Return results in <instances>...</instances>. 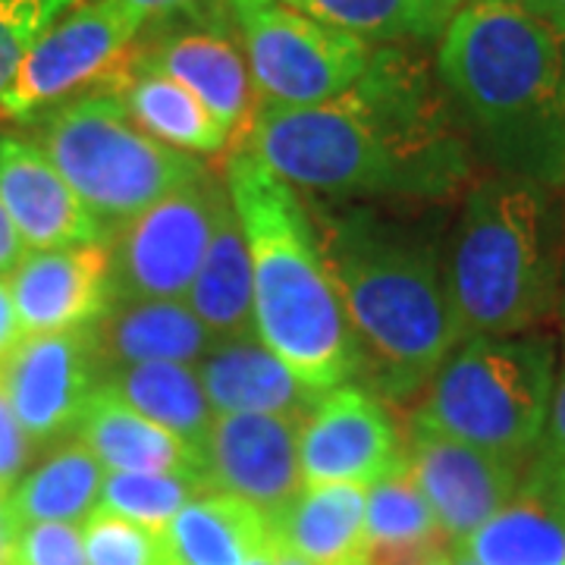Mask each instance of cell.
<instances>
[{
    "label": "cell",
    "mask_w": 565,
    "mask_h": 565,
    "mask_svg": "<svg viewBox=\"0 0 565 565\" xmlns=\"http://www.w3.org/2000/svg\"><path fill=\"white\" fill-rule=\"evenodd\" d=\"M274 565H315L302 559V556H296V553H289V550H282L280 544H274Z\"/></svg>",
    "instance_id": "60d3db41"
},
{
    "label": "cell",
    "mask_w": 565,
    "mask_h": 565,
    "mask_svg": "<svg viewBox=\"0 0 565 565\" xmlns=\"http://www.w3.org/2000/svg\"><path fill=\"white\" fill-rule=\"evenodd\" d=\"M519 7H525L531 17L546 22L559 39H565V0H512Z\"/></svg>",
    "instance_id": "f35d334b"
},
{
    "label": "cell",
    "mask_w": 565,
    "mask_h": 565,
    "mask_svg": "<svg viewBox=\"0 0 565 565\" xmlns=\"http://www.w3.org/2000/svg\"><path fill=\"white\" fill-rule=\"evenodd\" d=\"M408 468L446 541L462 544L515 493L525 462L412 424Z\"/></svg>",
    "instance_id": "4fadbf2b"
},
{
    "label": "cell",
    "mask_w": 565,
    "mask_h": 565,
    "mask_svg": "<svg viewBox=\"0 0 565 565\" xmlns=\"http://www.w3.org/2000/svg\"><path fill=\"white\" fill-rule=\"evenodd\" d=\"M226 185L204 170L167 199L122 223L110 245L117 299H185L211 243Z\"/></svg>",
    "instance_id": "30bf717a"
},
{
    "label": "cell",
    "mask_w": 565,
    "mask_h": 565,
    "mask_svg": "<svg viewBox=\"0 0 565 565\" xmlns=\"http://www.w3.org/2000/svg\"><path fill=\"white\" fill-rule=\"evenodd\" d=\"M299 427L280 415H214L202 452L211 490L245 500L264 515L280 512L305 487Z\"/></svg>",
    "instance_id": "9a60e30c"
},
{
    "label": "cell",
    "mask_w": 565,
    "mask_h": 565,
    "mask_svg": "<svg viewBox=\"0 0 565 565\" xmlns=\"http://www.w3.org/2000/svg\"><path fill=\"white\" fill-rule=\"evenodd\" d=\"M22 337V323L20 315H17V305H13V296H10V286L7 280H0V362L10 355V349L20 343Z\"/></svg>",
    "instance_id": "8d00e7d4"
},
{
    "label": "cell",
    "mask_w": 565,
    "mask_h": 565,
    "mask_svg": "<svg viewBox=\"0 0 565 565\" xmlns=\"http://www.w3.org/2000/svg\"><path fill=\"white\" fill-rule=\"evenodd\" d=\"M318 243L362 362L396 399L424 390L462 343L444 258L430 245L384 236L362 221H337L318 233Z\"/></svg>",
    "instance_id": "5b68a950"
},
{
    "label": "cell",
    "mask_w": 565,
    "mask_h": 565,
    "mask_svg": "<svg viewBox=\"0 0 565 565\" xmlns=\"http://www.w3.org/2000/svg\"><path fill=\"white\" fill-rule=\"evenodd\" d=\"M73 434L102 462L107 475H204V456L195 446L145 418L107 384L92 393Z\"/></svg>",
    "instance_id": "ffe728a7"
},
{
    "label": "cell",
    "mask_w": 565,
    "mask_h": 565,
    "mask_svg": "<svg viewBox=\"0 0 565 565\" xmlns=\"http://www.w3.org/2000/svg\"><path fill=\"white\" fill-rule=\"evenodd\" d=\"M408 462L399 430L377 396L333 386L299 427L302 484L371 487Z\"/></svg>",
    "instance_id": "7c38bea8"
},
{
    "label": "cell",
    "mask_w": 565,
    "mask_h": 565,
    "mask_svg": "<svg viewBox=\"0 0 565 565\" xmlns=\"http://www.w3.org/2000/svg\"><path fill=\"white\" fill-rule=\"evenodd\" d=\"M352 565H364V563H362V559H359V563H352Z\"/></svg>",
    "instance_id": "bcb514c9"
},
{
    "label": "cell",
    "mask_w": 565,
    "mask_h": 565,
    "mask_svg": "<svg viewBox=\"0 0 565 565\" xmlns=\"http://www.w3.org/2000/svg\"><path fill=\"white\" fill-rule=\"evenodd\" d=\"M437 79L487 163L565 189V39L512 0H471L449 20Z\"/></svg>",
    "instance_id": "7a4b0ae2"
},
{
    "label": "cell",
    "mask_w": 565,
    "mask_h": 565,
    "mask_svg": "<svg viewBox=\"0 0 565 565\" xmlns=\"http://www.w3.org/2000/svg\"><path fill=\"white\" fill-rule=\"evenodd\" d=\"M456 546L478 565H565L563 452L541 440L509 503Z\"/></svg>",
    "instance_id": "e0dca14e"
},
{
    "label": "cell",
    "mask_w": 565,
    "mask_h": 565,
    "mask_svg": "<svg viewBox=\"0 0 565 565\" xmlns=\"http://www.w3.org/2000/svg\"><path fill=\"white\" fill-rule=\"evenodd\" d=\"M258 102L311 107L349 92L371 61V44L282 0H226Z\"/></svg>",
    "instance_id": "ba28073f"
},
{
    "label": "cell",
    "mask_w": 565,
    "mask_h": 565,
    "mask_svg": "<svg viewBox=\"0 0 565 565\" xmlns=\"http://www.w3.org/2000/svg\"><path fill=\"white\" fill-rule=\"evenodd\" d=\"M180 20H189V25H173L136 47L151 66L182 82L223 122L230 139L239 145L262 102L248 73L243 44H236L230 32V13L217 10Z\"/></svg>",
    "instance_id": "5bb4252c"
},
{
    "label": "cell",
    "mask_w": 565,
    "mask_h": 565,
    "mask_svg": "<svg viewBox=\"0 0 565 565\" xmlns=\"http://www.w3.org/2000/svg\"><path fill=\"white\" fill-rule=\"evenodd\" d=\"M444 270L462 340L541 330L563 296L565 217L556 192L503 173L475 182Z\"/></svg>",
    "instance_id": "277c9868"
},
{
    "label": "cell",
    "mask_w": 565,
    "mask_h": 565,
    "mask_svg": "<svg viewBox=\"0 0 565 565\" xmlns=\"http://www.w3.org/2000/svg\"><path fill=\"white\" fill-rule=\"evenodd\" d=\"M204 475H145V471H114L102 484L98 509L122 515L136 525L161 534L182 505L207 493Z\"/></svg>",
    "instance_id": "f546056e"
},
{
    "label": "cell",
    "mask_w": 565,
    "mask_h": 565,
    "mask_svg": "<svg viewBox=\"0 0 565 565\" xmlns=\"http://www.w3.org/2000/svg\"><path fill=\"white\" fill-rule=\"evenodd\" d=\"M22 333H63L102 321L114 299V262L107 239L25 252L7 277Z\"/></svg>",
    "instance_id": "2e32d148"
},
{
    "label": "cell",
    "mask_w": 565,
    "mask_h": 565,
    "mask_svg": "<svg viewBox=\"0 0 565 565\" xmlns=\"http://www.w3.org/2000/svg\"><path fill=\"white\" fill-rule=\"evenodd\" d=\"M145 20L114 0H76L25 51L0 95V117L25 120L41 107L98 88L136 47Z\"/></svg>",
    "instance_id": "9c48e42d"
},
{
    "label": "cell",
    "mask_w": 565,
    "mask_h": 565,
    "mask_svg": "<svg viewBox=\"0 0 565 565\" xmlns=\"http://www.w3.org/2000/svg\"><path fill=\"white\" fill-rule=\"evenodd\" d=\"M267 544V515L230 493L207 490L158 534L154 565H245Z\"/></svg>",
    "instance_id": "cb8c5ba5"
},
{
    "label": "cell",
    "mask_w": 565,
    "mask_h": 565,
    "mask_svg": "<svg viewBox=\"0 0 565 565\" xmlns=\"http://www.w3.org/2000/svg\"><path fill=\"white\" fill-rule=\"evenodd\" d=\"M98 88L110 92L139 129L177 151L221 154L233 141L223 122L182 82L145 61L139 47Z\"/></svg>",
    "instance_id": "44dd1931"
},
{
    "label": "cell",
    "mask_w": 565,
    "mask_h": 565,
    "mask_svg": "<svg viewBox=\"0 0 565 565\" xmlns=\"http://www.w3.org/2000/svg\"><path fill=\"white\" fill-rule=\"evenodd\" d=\"M3 565H85L82 527L70 522L17 527L3 550Z\"/></svg>",
    "instance_id": "d6a6232c"
},
{
    "label": "cell",
    "mask_w": 565,
    "mask_h": 565,
    "mask_svg": "<svg viewBox=\"0 0 565 565\" xmlns=\"http://www.w3.org/2000/svg\"><path fill=\"white\" fill-rule=\"evenodd\" d=\"M13 534H17V522H13V509H10V490L0 487V553L7 550Z\"/></svg>",
    "instance_id": "ab89813d"
},
{
    "label": "cell",
    "mask_w": 565,
    "mask_h": 565,
    "mask_svg": "<svg viewBox=\"0 0 565 565\" xmlns=\"http://www.w3.org/2000/svg\"><path fill=\"white\" fill-rule=\"evenodd\" d=\"M22 255H25V245H22L13 221H10L7 207L0 202V280H3V274H10L22 262Z\"/></svg>",
    "instance_id": "74e56055"
},
{
    "label": "cell",
    "mask_w": 565,
    "mask_h": 565,
    "mask_svg": "<svg viewBox=\"0 0 565 565\" xmlns=\"http://www.w3.org/2000/svg\"><path fill=\"white\" fill-rule=\"evenodd\" d=\"M452 559H456V565H478L471 556H468V553H465L462 546H456V550H452Z\"/></svg>",
    "instance_id": "ee69618b"
},
{
    "label": "cell",
    "mask_w": 565,
    "mask_h": 565,
    "mask_svg": "<svg viewBox=\"0 0 565 565\" xmlns=\"http://www.w3.org/2000/svg\"><path fill=\"white\" fill-rule=\"evenodd\" d=\"M76 0H0V95L13 82L25 51Z\"/></svg>",
    "instance_id": "1f68e13d"
},
{
    "label": "cell",
    "mask_w": 565,
    "mask_h": 565,
    "mask_svg": "<svg viewBox=\"0 0 565 565\" xmlns=\"http://www.w3.org/2000/svg\"><path fill=\"white\" fill-rule=\"evenodd\" d=\"M267 534L282 550L315 565H352L364 550V487L305 484L280 512L267 515Z\"/></svg>",
    "instance_id": "603a6c76"
},
{
    "label": "cell",
    "mask_w": 565,
    "mask_h": 565,
    "mask_svg": "<svg viewBox=\"0 0 565 565\" xmlns=\"http://www.w3.org/2000/svg\"><path fill=\"white\" fill-rule=\"evenodd\" d=\"M102 362L199 364L217 337L182 299H110L95 323Z\"/></svg>",
    "instance_id": "7402d4cb"
},
{
    "label": "cell",
    "mask_w": 565,
    "mask_h": 565,
    "mask_svg": "<svg viewBox=\"0 0 565 565\" xmlns=\"http://www.w3.org/2000/svg\"><path fill=\"white\" fill-rule=\"evenodd\" d=\"M0 202L25 252L98 243L107 236L35 139L0 136Z\"/></svg>",
    "instance_id": "ac0fdd59"
},
{
    "label": "cell",
    "mask_w": 565,
    "mask_h": 565,
    "mask_svg": "<svg viewBox=\"0 0 565 565\" xmlns=\"http://www.w3.org/2000/svg\"><path fill=\"white\" fill-rule=\"evenodd\" d=\"M0 565H3V553H0Z\"/></svg>",
    "instance_id": "f6af8a7d"
},
{
    "label": "cell",
    "mask_w": 565,
    "mask_h": 565,
    "mask_svg": "<svg viewBox=\"0 0 565 565\" xmlns=\"http://www.w3.org/2000/svg\"><path fill=\"white\" fill-rule=\"evenodd\" d=\"M239 145L292 189L323 195L434 202L471 180V141L405 44L374 47L359 82L333 102L258 104Z\"/></svg>",
    "instance_id": "6da1fadb"
},
{
    "label": "cell",
    "mask_w": 565,
    "mask_h": 565,
    "mask_svg": "<svg viewBox=\"0 0 565 565\" xmlns=\"http://www.w3.org/2000/svg\"><path fill=\"white\" fill-rule=\"evenodd\" d=\"M444 541L408 462L364 487V565H422Z\"/></svg>",
    "instance_id": "484cf974"
},
{
    "label": "cell",
    "mask_w": 565,
    "mask_h": 565,
    "mask_svg": "<svg viewBox=\"0 0 565 565\" xmlns=\"http://www.w3.org/2000/svg\"><path fill=\"white\" fill-rule=\"evenodd\" d=\"M315 20L343 29L362 41L440 39L462 0H282Z\"/></svg>",
    "instance_id": "f1b7e54d"
},
{
    "label": "cell",
    "mask_w": 565,
    "mask_h": 565,
    "mask_svg": "<svg viewBox=\"0 0 565 565\" xmlns=\"http://www.w3.org/2000/svg\"><path fill=\"white\" fill-rule=\"evenodd\" d=\"M114 377L104 381L110 390H117L126 403L145 418L167 427L180 440L204 452L214 408L204 396V386L192 364L177 362H141L122 364L110 371Z\"/></svg>",
    "instance_id": "83f0119b"
},
{
    "label": "cell",
    "mask_w": 565,
    "mask_h": 565,
    "mask_svg": "<svg viewBox=\"0 0 565 565\" xmlns=\"http://www.w3.org/2000/svg\"><path fill=\"white\" fill-rule=\"evenodd\" d=\"M185 305L195 311V318L217 337H252L255 333V277H252V255L245 243L243 223L236 217V207L221 204L217 223L211 233V243L204 252V262L195 280L185 292Z\"/></svg>",
    "instance_id": "d4e9b609"
},
{
    "label": "cell",
    "mask_w": 565,
    "mask_h": 565,
    "mask_svg": "<svg viewBox=\"0 0 565 565\" xmlns=\"http://www.w3.org/2000/svg\"><path fill=\"white\" fill-rule=\"evenodd\" d=\"M245 565H274V541H270V534H267V544H264Z\"/></svg>",
    "instance_id": "b9f144b4"
},
{
    "label": "cell",
    "mask_w": 565,
    "mask_h": 565,
    "mask_svg": "<svg viewBox=\"0 0 565 565\" xmlns=\"http://www.w3.org/2000/svg\"><path fill=\"white\" fill-rule=\"evenodd\" d=\"M95 323L63 333L22 337L0 362V386L32 444L57 440L79 422L98 390Z\"/></svg>",
    "instance_id": "8fae6325"
},
{
    "label": "cell",
    "mask_w": 565,
    "mask_h": 565,
    "mask_svg": "<svg viewBox=\"0 0 565 565\" xmlns=\"http://www.w3.org/2000/svg\"><path fill=\"white\" fill-rule=\"evenodd\" d=\"M104 478L102 462L79 440L57 446L10 490L13 522L17 527L39 522L82 525L98 509Z\"/></svg>",
    "instance_id": "4316f807"
},
{
    "label": "cell",
    "mask_w": 565,
    "mask_h": 565,
    "mask_svg": "<svg viewBox=\"0 0 565 565\" xmlns=\"http://www.w3.org/2000/svg\"><path fill=\"white\" fill-rule=\"evenodd\" d=\"M35 141L104 230H120L207 170L195 154L139 129L104 88L54 107Z\"/></svg>",
    "instance_id": "52a82bcc"
},
{
    "label": "cell",
    "mask_w": 565,
    "mask_h": 565,
    "mask_svg": "<svg viewBox=\"0 0 565 565\" xmlns=\"http://www.w3.org/2000/svg\"><path fill=\"white\" fill-rule=\"evenodd\" d=\"M126 10H132L145 22H167L180 17H204L226 10V0H114Z\"/></svg>",
    "instance_id": "e575fe53"
},
{
    "label": "cell",
    "mask_w": 565,
    "mask_h": 565,
    "mask_svg": "<svg viewBox=\"0 0 565 565\" xmlns=\"http://www.w3.org/2000/svg\"><path fill=\"white\" fill-rule=\"evenodd\" d=\"M226 192L243 223L255 277V337L315 390L349 384L362 352L323 262L315 217L289 182L236 148Z\"/></svg>",
    "instance_id": "3957f363"
},
{
    "label": "cell",
    "mask_w": 565,
    "mask_h": 565,
    "mask_svg": "<svg viewBox=\"0 0 565 565\" xmlns=\"http://www.w3.org/2000/svg\"><path fill=\"white\" fill-rule=\"evenodd\" d=\"M85 565H154L158 563V534L136 525L122 515L95 509L82 522Z\"/></svg>",
    "instance_id": "4dcf8cb0"
},
{
    "label": "cell",
    "mask_w": 565,
    "mask_h": 565,
    "mask_svg": "<svg viewBox=\"0 0 565 565\" xmlns=\"http://www.w3.org/2000/svg\"><path fill=\"white\" fill-rule=\"evenodd\" d=\"M556 367L559 340L544 327L468 337L427 384L415 424L525 462L546 434Z\"/></svg>",
    "instance_id": "8992f818"
},
{
    "label": "cell",
    "mask_w": 565,
    "mask_h": 565,
    "mask_svg": "<svg viewBox=\"0 0 565 565\" xmlns=\"http://www.w3.org/2000/svg\"><path fill=\"white\" fill-rule=\"evenodd\" d=\"M556 318L563 323V330H559V367H556V390H553V405H550V422H546L544 444L553 446L556 452H563L565 456V274Z\"/></svg>",
    "instance_id": "d590c367"
},
{
    "label": "cell",
    "mask_w": 565,
    "mask_h": 565,
    "mask_svg": "<svg viewBox=\"0 0 565 565\" xmlns=\"http://www.w3.org/2000/svg\"><path fill=\"white\" fill-rule=\"evenodd\" d=\"M29 456H32V440L25 437L20 418L0 386V487L13 490L20 484Z\"/></svg>",
    "instance_id": "836d02e7"
},
{
    "label": "cell",
    "mask_w": 565,
    "mask_h": 565,
    "mask_svg": "<svg viewBox=\"0 0 565 565\" xmlns=\"http://www.w3.org/2000/svg\"><path fill=\"white\" fill-rule=\"evenodd\" d=\"M195 374L214 415L248 412L280 415L302 424L323 399V390L299 381L289 364L277 359L255 333L217 340L214 349L195 364Z\"/></svg>",
    "instance_id": "d6986e66"
},
{
    "label": "cell",
    "mask_w": 565,
    "mask_h": 565,
    "mask_svg": "<svg viewBox=\"0 0 565 565\" xmlns=\"http://www.w3.org/2000/svg\"><path fill=\"white\" fill-rule=\"evenodd\" d=\"M422 565H456V559H452V553H446V550H437L434 556H427Z\"/></svg>",
    "instance_id": "7bdbcfd3"
}]
</instances>
